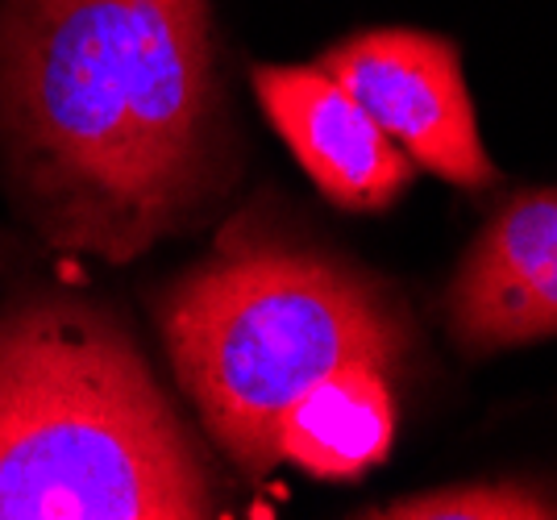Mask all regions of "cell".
Instances as JSON below:
<instances>
[{
	"mask_svg": "<svg viewBox=\"0 0 557 520\" xmlns=\"http://www.w3.org/2000/svg\"><path fill=\"white\" fill-rule=\"evenodd\" d=\"M0 121L42 234L129 262L221 184L209 0H4Z\"/></svg>",
	"mask_w": 557,
	"mask_h": 520,
	"instance_id": "6da1fadb",
	"label": "cell"
},
{
	"mask_svg": "<svg viewBox=\"0 0 557 520\" xmlns=\"http://www.w3.org/2000/svg\"><path fill=\"white\" fill-rule=\"evenodd\" d=\"M216 517L209 467L138 350L88 308L0 321V520Z\"/></svg>",
	"mask_w": 557,
	"mask_h": 520,
	"instance_id": "7a4b0ae2",
	"label": "cell"
},
{
	"mask_svg": "<svg viewBox=\"0 0 557 520\" xmlns=\"http://www.w3.org/2000/svg\"><path fill=\"white\" fill-rule=\"evenodd\" d=\"M159 321L200 421L250 474L283 458L278 425L321 379L354 362L387 371L408 342L374 284L275 246L205 262L166 296Z\"/></svg>",
	"mask_w": 557,
	"mask_h": 520,
	"instance_id": "3957f363",
	"label": "cell"
},
{
	"mask_svg": "<svg viewBox=\"0 0 557 520\" xmlns=\"http://www.w3.org/2000/svg\"><path fill=\"white\" fill-rule=\"evenodd\" d=\"M412 163L458 188H491V166L458 47L420 29H371L321 63Z\"/></svg>",
	"mask_w": 557,
	"mask_h": 520,
	"instance_id": "277c9868",
	"label": "cell"
},
{
	"mask_svg": "<svg viewBox=\"0 0 557 520\" xmlns=\"http://www.w3.org/2000/svg\"><path fill=\"white\" fill-rule=\"evenodd\" d=\"M445 312L470 355L557 337V188L499 209L458 267Z\"/></svg>",
	"mask_w": 557,
	"mask_h": 520,
	"instance_id": "5b68a950",
	"label": "cell"
},
{
	"mask_svg": "<svg viewBox=\"0 0 557 520\" xmlns=\"http://www.w3.org/2000/svg\"><path fill=\"white\" fill-rule=\"evenodd\" d=\"M255 92L304 171L342 209H387L412 184V159L321 67H255Z\"/></svg>",
	"mask_w": 557,
	"mask_h": 520,
	"instance_id": "8992f818",
	"label": "cell"
},
{
	"mask_svg": "<svg viewBox=\"0 0 557 520\" xmlns=\"http://www.w3.org/2000/svg\"><path fill=\"white\" fill-rule=\"evenodd\" d=\"M395 437V404L383 367L354 362L321 379L278 425V449L321 479H358L379 467Z\"/></svg>",
	"mask_w": 557,
	"mask_h": 520,
	"instance_id": "52a82bcc",
	"label": "cell"
},
{
	"mask_svg": "<svg viewBox=\"0 0 557 520\" xmlns=\"http://www.w3.org/2000/svg\"><path fill=\"white\" fill-rule=\"evenodd\" d=\"M371 517L395 520H541L557 517V504L529 483H466L374 508Z\"/></svg>",
	"mask_w": 557,
	"mask_h": 520,
	"instance_id": "ba28073f",
	"label": "cell"
}]
</instances>
